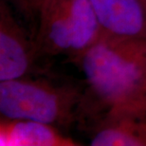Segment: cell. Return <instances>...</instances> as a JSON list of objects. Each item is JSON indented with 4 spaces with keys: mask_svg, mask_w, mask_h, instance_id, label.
Returning <instances> with one entry per match:
<instances>
[{
    "mask_svg": "<svg viewBox=\"0 0 146 146\" xmlns=\"http://www.w3.org/2000/svg\"><path fill=\"white\" fill-rule=\"evenodd\" d=\"M74 64L86 78L83 126L112 107L146 106V40L104 33Z\"/></svg>",
    "mask_w": 146,
    "mask_h": 146,
    "instance_id": "cell-1",
    "label": "cell"
},
{
    "mask_svg": "<svg viewBox=\"0 0 146 146\" xmlns=\"http://www.w3.org/2000/svg\"><path fill=\"white\" fill-rule=\"evenodd\" d=\"M84 88L31 76L0 82V115L31 119L68 130L81 122Z\"/></svg>",
    "mask_w": 146,
    "mask_h": 146,
    "instance_id": "cell-2",
    "label": "cell"
},
{
    "mask_svg": "<svg viewBox=\"0 0 146 146\" xmlns=\"http://www.w3.org/2000/svg\"><path fill=\"white\" fill-rule=\"evenodd\" d=\"M104 34L91 0H45L34 34L37 57L63 55L74 63Z\"/></svg>",
    "mask_w": 146,
    "mask_h": 146,
    "instance_id": "cell-3",
    "label": "cell"
},
{
    "mask_svg": "<svg viewBox=\"0 0 146 146\" xmlns=\"http://www.w3.org/2000/svg\"><path fill=\"white\" fill-rule=\"evenodd\" d=\"M34 37L13 13L7 0L0 1V82L31 76L38 70Z\"/></svg>",
    "mask_w": 146,
    "mask_h": 146,
    "instance_id": "cell-4",
    "label": "cell"
},
{
    "mask_svg": "<svg viewBox=\"0 0 146 146\" xmlns=\"http://www.w3.org/2000/svg\"><path fill=\"white\" fill-rule=\"evenodd\" d=\"M86 128L92 146H146V106L112 107Z\"/></svg>",
    "mask_w": 146,
    "mask_h": 146,
    "instance_id": "cell-5",
    "label": "cell"
},
{
    "mask_svg": "<svg viewBox=\"0 0 146 146\" xmlns=\"http://www.w3.org/2000/svg\"><path fill=\"white\" fill-rule=\"evenodd\" d=\"M104 33L146 40V0H91Z\"/></svg>",
    "mask_w": 146,
    "mask_h": 146,
    "instance_id": "cell-6",
    "label": "cell"
},
{
    "mask_svg": "<svg viewBox=\"0 0 146 146\" xmlns=\"http://www.w3.org/2000/svg\"><path fill=\"white\" fill-rule=\"evenodd\" d=\"M1 146H79L82 145L54 125L31 119L0 121Z\"/></svg>",
    "mask_w": 146,
    "mask_h": 146,
    "instance_id": "cell-7",
    "label": "cell"
},
{
    "mask_svg": "<svg viewBox=\"0 0 146 146\" xmlns=\"http://www.w3.org/2000/svg\"><path fill=\"white\" fill-rule=\"evenodd\" d=\"M45 0H14L18 10L23 13L26 19L37 28L38 15L41 6Z\"/></svg>",
    "mask_w": 146,
    "mask_h": 146,
    "instance_id": "cell-8",
    "label": "cell"
}]
</instances>
